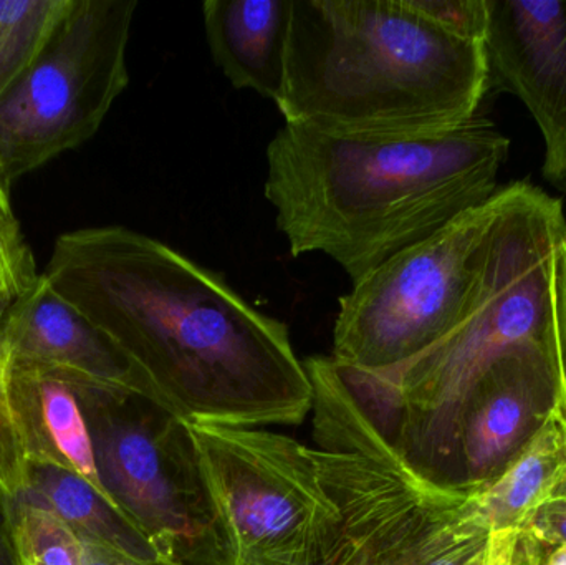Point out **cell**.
<instances>
[{
  "label": "cell",
  "instance_id": "cell-28",
  "mask_svg": "<svg viewBox=\"0 0 566 565\" xmlns=\"http://www.w3.org/2000/svg\"><path fill=\"white\" fill-rule=\"evenodd\" d=\"M10 305H12V301L0 292V328H2V324L3 321H6V315L7 312H9Z\"/></svg>",
  "mask_w": 566,
  "mask_h": 565
},
{
  "label": "cell",
  "instance_id": "cell-19",
  "mask_svg": "<svg viewBox=\"0 0 566 565\" xmlns=\"http://www.w3.org/2000/svg\"><path fill=\"white\" fill-rule=\"evenodd\" d=\"M13 358L0 328V501H12L29 488L30 461L13 401Z\"/></svg>",
  "mask_w": 566,
  "mask_h": 565
},
{
  "label": "cell",
  "instance_id": "cell-21",
  "mask_svg": "<svg viewBox=\"0 0 566 565\" xmlns=\"http://www.w3.org/2000/svg\"><path fill=\"white\" fill-rule=\"evenodd\" d=\"M411 6L441 29L484 43L489 25L488 0H411Z\"/></svg>",
  "mask_w": 566,
  "mask_h": 565
},
{
  "label": "cell",
  "instance_id": "cell-24",
  "mask_svg": "<svg viewBox=\"0 0 566 565\" xmlns=\"http://www.w3.org/2000/svg\"><path fill=\"white\" fill-rule=\"evenodd\" d=\"M507 565H566V546H545L522 531H515Z\"/></svg>",
  "mask_w": 566,
  "mask_h": 565
},
{
  "label": "cell",
  "instance_id": "cell-25",
  "mask_svg": "<svg viewBox=\"0 0 566 565\" xmlns=\"http://www.w3.org/2000/svg\"><path fill=\"white\" fill-rule=\"evenodd\" d=\"M82 541L85 565H171L138 559V557L132 556L125 551L116 550V547L99 543V541L83 540V537Z\"/></svg>",
  "mask_w": 566,
  "mask_h": 565
},
{
  "label": "cell",
  "instance_id": "cell-10",
  "mask_svg": "<svg viewBox=\"0 0 566 565\" xmlns=\"http://www.w3.org/2000/svg\"><path fill=\"white\" fill-rule=\"evenodd\" d=\"M554 344H525L499 358L461 415L455 488L479 490L531 443L557 404Z\"/></svg>",
  "mask_w": 566,
  "mask_h": 565
},
{
  "label": "cell",
  "instance_id": "cell-16",
  "mask_svg": "<svg viewBox=\"0 0 566 565\" xmlns=\"http://www.w3.org/2000/svg\"><path fill=\"white\" fill-rule=\"evenodd\" d=\"M75 0H0V100L45 52Z\"/></svg>",
  "mask_w": 566,
  "mask_h": 565
},
{
  "label": "cell",
  "instance_id": "cell-20",
  "mask_svg": "<svg viewBox=\"0 0 566 565\" xmlns=\"http://www.w3.org/2000/svg\"><path fill=\"white\" fill-rule=\"evenodd\" d=\"M39 278L32 249L13 212L10 186L0 171V292L13 302Z\"/></svg>",
  "mask_w": 566,
  "mask_h": 565
},
{
  "label": "cell",
  "instance_id": "cell-3",
  "mask_svg": "<svg viewBox=\"0 0 566 565\" xmlns=\"http://www.w3.org/2000/svg\"><path fill=\"white\" fill-rule=\"evenodd\" d=\"M565 236L562 201L527 181L504 186L454 327L392 370L338 364L356 404L432 483L455 488L459 421L489 368L521 345L554 344L555 265Z\"/></svg>",
  "mask_w": 566,
  "mask_h": 565
},
{
  "label": "cell",
  "instance_id": "cell-6",
  "mask_svg": "<svg viewBox=\"0 0 566 565\" xmlns=\"http://www.w3.org/2000/svg\"><path fill=\"white\" fill-rule=\"evenodd\" d=\"M136 0H75L25 76L0 100V171L7 185L80 148L129 83Z\"/></svg>",
  "mask_w": 566,
  "mask_h": 565
},
{
  "label": "cell",
  "instance_id": "cell-26",
  "mask_svg": "<svg viewBox=\"0 0 566 565\" xmlns=\"http://www.w3.org/2000/svg\"><path fill=\"white\" fill-rule=\"evenodd\" d=\"M555 418H557L558 425H560L562 431H564L565 443H566V400L557 394V404H555L554 410Z\"/></svg>",
  "mask_w": 566,
  "mask_h": 565
},
{
  "label": "cell",
  "instance_id": "cell-1",
  "mask_svg": "<svg viewBox=\"0 0 566 565\" xmlns=\"http://www.w3.org/2000/svg\"><path fill=\"white\" fill-rule=\"evenodd\" d=\"M42 275L181 420L293 427L312 414L289 327L171 245L125 226L75 229Z\"/></svg>",
  "mask_w": 566,
  "mask_h": 565
},
{
  "label": "cell",
  "instance_id": "cell-8",
  "mask_svg": "<svg viewBox=\"0 0 566 565\" xmlns=\"http://www.w3.org/2000/svg\"><path fill=\"white\" fill-rule=\"evenodd\" d=\"M497 209L499 189L355 282L339 297L332 357L358 370L386 372L438 344L464 307Z\"/></svg>",
  "mask_w": 566,
  "mask_h": 565
},
{
  "label": "cell",
  "instance_id": "cell-7",
  "mask_svg": "<svg viewBox=\"0 0 566 565\" xmlns=\"http://www.w3.org/2000/svg\"><path fill=\"white\" fill-rule=\"evenodd\" d=\"M113 503L172 565H228L186 421L145 397L82 404Z\"/></svg>",
  "mask_w": 566,
  "mask_h": 565
},
{
  "label": "cell",
  "instance_id": "cell-12",
  "mask_svg": "<svg viewBox=\"0 0 566 565\" xmlns=\"http://www.w3.org/2000/svg\"><path fill=\"white\" fill-rule=\"evenodd\" d=\"M202 19L212 60L234 88L277 102L292 0H206Z\"/></svg>",
  "mask_w": 566,
  "mask_h": 565
},
{
  "label": "cell",
  "instance_id": "cell-17",
  "mask_svg": "<svg viewBox=\"0 0 566 565\" xmlns=\"http://www.w3.org/2000/svg\"><path fill=\"white\" fill-rule=\"evenodd\" d=\"M0 503L13 565H85L82 537L49 508L25 496Z\"/></svg>",
  "mask_w": 566,
  "mask_h": 565
},
{
  "label": "cell",
  "instance_id": "cell-5",
  "mask_svg": "<svg viewBox=\"0 0 566 565\" xmlns=\"http://www.w3.org/2000/svg\"><path fill=\"white\" fill-rule=\"evenodd\" d=\"M228 565H328L342 514L313 448L264 428L186 421Z\"/></svg>",
  "mask_w": 566,
  "mask_h": 565
},
{
  "label": "cell",
  "instance_id": "cell-4",
  "mask_svg": "<svg viewBox=\"0 0 566 565\" xmlns=\"http://www.w3.org/2000/svg\"><path fill=\"white\" fill-rule=\"evenodd\" d=\"M484 43L411 0H292L285 123L335 135L424 136L478 116L489 92Z\"/></svg>",
  "mask_w": 566,
  "mask_h": 565
},
{
  "label": "cell",
  "instance_id": "cell-18",
  "mask_svg": "<svg viewBox=\"0 0 566 565\" xmlns=\"http://www.w3.org/2000/svg\"><path fill=\"white\" fill-rule=\"evenodd\" d=\"M515 531L495 533L479 516L471 493L449 510L415 565H507Z\"/></svg>",
  "mask_w": 566,
  "mask_h": 565
},
{
  "label": "cell",
  "instance_id": "cell-13",
  "mask_svg": "<svg viewBox=\"0 0 566 565\" xmlns=\"http://www.w3.org/2000/svg\"><path fill=\"white\" fill-rule=\"evenodd\" d=\"M12 387L30 467L76 474L119 511L99 478L92 430L78 394L63 381L15 365Z\"/></svg>",
  "mask_w": 566,
  "mask_h": 565
},
{
  "label": "cell",
  "instance_id": "cell-9",
  "mask_svg": "<svg viewBox=\"0 0 566 565\" xmlns=\"http://www.w3.org/2000/svg\"><path fill=\"white\" fill-rule=\"evenodd\" d=\"M489 88L518 96L545 143L542 175L566 192V0H488Z\"/></svg>",
  "mask_w": 566,
  "mask_h": 565
},
{
  "label": "cell",
  "instance_id": "cell-23",
  "mask_svg": "<svg viewBox=\"0 0 566 565\" xmlns=\"http://www.w3.org/2000/svg\"><path fill=\"white\" fill-rule=\"evenodd\" d=\"M521 531L545 546H566V493L545 503Z\"/></svg>",
  "mask_w": 566,
  "mask_h": 565
},
{
  "label": "cell",
  "instance_id": "cell-15",
  "mask_svg": "<svg viewBox=\"0 0 566 565\" xmlns=\"http://www.w3.org/2000/svg\"><path fill=\"white\" fill-rule=\"evenodd\" d=\"M23 496L49 508L83 540L109 544L149 563L169 564L125 514L76 474L60 468L30 467Z\"/></svg>",
  "mask_w": 566,
  "mask_h": 565
},
{
  "label": "cell",
  "instance_id": "cell-14",
  "mask_svg": "<svg viewBox=\"0 0 566 565\" xmlns=\"http://www.w3.org/2000/svg\"><path fill=\"white\" fill-rule=\"evenodd\" d=\"M469 493L495 533L521 531L545 503L566 493V443L555 415L495 480Z\"/></svg>",
  "mask_w": 566,
  "mask_h": 565
},
{
  "label": "cell",
  "instance_id": "cell-22",
  "mask_svg": "<svg viewBox=\"0 0 566 565\" xmlns=\"http://www.w3.org/2000/svg\"><path fill=\"white\" fill-rule=\"evenodd\" d=\"M554 354L558 395L566 400V236L558 249L554 285Z\"/></svg>",
  "mask_w": 566,
  "mask_h": 565
},
{
  "label": "cell",
  "instance_id": "cell-11",
  "mask_svg": "<svg viewBox=\"0 0 566 565\" xmlns=\"http://www.w3.org/2000/svg\"><path fill=\"white\" fill-rule=\"evenodd\" d=\"M2 334L15 367L63 381L78 394L82 404L125 397H145L158 404L135 368L52 291L42 274L10 305Z\"/></svg>",
  "mask_w": 566,
  "mask_h": 565
},
{
  "label": "cell",
  "instance_id": "cell-2",
  "mask_svg": "<svg viewBox=\"0 0 566 565\" xmlns=\"http://www.w3.org/2000/svg\"><path fill=\"white\" fill-rule=\"evenodd\" d=\"M511 142L475 116L424 136L335 135L285 123L264 192L295 258L322 252L352 284L497 192Z\"/></svg>",
  "mask_w": 566,
  "mask_h": 565
},
{
  "label": "cell",
  "instance_id": "cell-27",
  "mask_svg": "<svg viewBox=\"0 0 566 565\" xmlns=\"http://www.w3.org/2000/svg\"><path fill=\"white\" fill-rule=\"evenodd\" d=\"M0 565H13L9 546H7L6 534H3V527H0Z\"/></svg>",
  "mask_w": 566,
  "mask_h": 565
}]
</instances>
